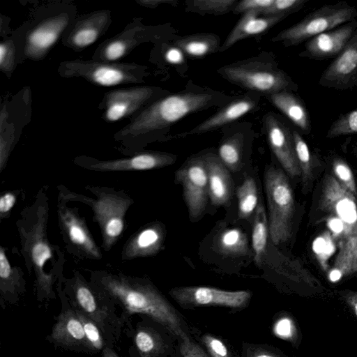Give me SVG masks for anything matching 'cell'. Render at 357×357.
Listing matches in <instances>:
<instances>
[{"label": "cell", "instance_id": "cell-1", "mask_svg": "<svg viewBox=\"0 0 357 357\" xmlns=\"http://www.w3.org/2000/svg\"><path fill=\"white\" fill-rule=\"evenodd\" d=\"M234 97L192 84L181 91L169 93L145 107L115 134V139L123 142L151 139L165 133L184 117L212 107L220 108Z\"/></svg>", "mask_w": 357, "mask_h": 357}, {"label": "cell", "instance_id": "cell-2", "mask_svg": "<svg viewBox=\"0 0 357 357\" xmlns=\"http://www.w3.org/2000/svg\"><path fill=\"white\" fill-rule=\"evenodd\" d=\"M317 209L337 241L334 280L357 272V198L330 174L323 180Z\"/></svg>", "mask_w": 357, "mask_h": 357}, {"label": "cell", "instance_id": "cell-3", "mask_svg": "<svg viewBox=\"0 0 357 357\" xmlns=\"http://www.w3.org/2000/svg\"><path fill=\"white\" fill-rule=\"evenodd\" d=\"M99 287L122 308L126 321L132 314H144L182 342L190 340L176 310L152 285L126 277L107 276L101 279Z\"/></svg>", "mask_w": 357, "mask_h": 357}, {"label": "cell", "instance_id": "cell-4", "mask_svg": "<svg viewBox=\"0 0 357 357\" xmlns=\"http://www.w3.org/2000/svg\"><path fill=\"white\" fill-rule=\"evenodd\" d=\"M218 74L248 91L268 96L280 91H297L298 84L279 67L274 55L264 54L224 65Z\"/></svg>", "mask_w": 357, "mask_h": 357}, {"label": "cell", "instance_id": "cell-5", "mask_svg": "<svg viewBox=\"0 0 357 357\" xmlns=\"http://www.w3.org/2000/svg\"><path fill=\"white\" fill-rule=\"evenodd\" d=\"M268 205V222L274 245L287 242L292 234L295 203L293 191L284 172L274 166L266 168L264 176Z\"/></svg>", "mask_w": 357, "mask_h": 357}, {"label": "cell", "instance_id": "cell-6", "mask_svg": "<svg viewBox=\"0 0 357 357\" xmlns=\"http://www.w3.org/2000/svg\"><path fill=\"white\" fill-rule=\"evenodd\" d=\"M93 289L83 282H77L73 287L68 304L93 320L112 347L116 342L126 321L118 313L117 304L101 287Z\"/></svg>", "mask_w": 357, "mask_h": 357}, {"label": "cell", "instance_id": "cell-7", "mask_svg": "<svg viewBox=\"0 0 357 357\" xmlns=\"http://www.w3.org/2000/svg\"><path fill=\"white\" fill-rule=\"evenodd\" d=\"M148 67L135 63L105 62L93 59L63 61L59 74L66 78L78 77L102 86L145 82Z\"/></svg>", "mask_w": 357, "mask_h": 357}, {"label": "cell", "instance_id": "cell-8", "mask_svg": "<svg viewBox=\"0 0 357 357\" xmlns=\"http://www.w3.org/2000/svg\"><path fill=\"white\" fill-rule=\"evenodd\" d=\"M357 10L345 1L327 4L309 13L294 25L279 32L271 39L284 47L296 46L342 24L356 20Z\"/></svg>", "mask_w": 357, "mask_h": 357}, {"label": "cell", "instance_id": "cell-9", "mask_svg": "<svg viewBox=\"0 0 357 357\" xmlns=\"http://www.w3.org/2000/svg\"><path fill=\"white\" fill-rule=\"evenodd\" d=\"M174 29L165 26H145L142 22H132L120 33L104 41L94 52L92 59L114 62L133 50L142 43L170 41Z\"/></svg>", "mask_w": 357, "mask_h": 357}, {"label": "cell", "instance_id": "cell-10", "mask_svg": "<svg viewBox=\"0 0 357 357\" xmlns=\"http://www.w3.org/2000/svg\"><path fill=\"white\" fill-rule=\"evenodd\" d=\"M171 93L154 86H136L110 90L104 95L99 108L107 121L130 119L155 100Z\"/></svg>", "mask_w": 357, "mask_h": 357}, {"label": "cell", "instance_id": "cell-11", "mask_svg": "<svg viewBox=\"0 0 357 357\" xmlns=\"http://www.w3.org/2000/svg\"><path fill=\"white\" fill-rule=\"evenodd\" d=\"M75 18L73 11H60L35 23L22 39L19 57L33 61L43 59Z\"/></svg>", "mask_w": 357, "mask_h": 357}, {"label": "cell", "instance_id": "cell-12", "mask_svg": "<svg viewBox=\"0 0 357 357\" xmlns=\"http://www.w3.org/2000/svg\"><path fill=\"white\" fill-rule=\"evenodd\" d=\"M175 181L183 186L190 219L198 218L206 208L208 196V174L204 156L186 160L176 171Z\"/></svg>", "mask_w": 357, "mask_h": 357}, {"label": "cell", "instance_id": "cell-13", "mask_svg": "<svg viewBox=\"0 0 357 357\" xmlns=\"http://www.w3.org/2000/svg\"><path fill=\"white\" fill-rule=\"evenodd\" d=\"M169 294L183 307L217 305L230 308L245 307L251 298L249 291H226L208 287H178Z\"/></svg>", "mask_w": 357, "mask_h": 357}, {"label": "cell", "instance_id": "cell-14", "mask_svg": "<svg viewBox=\"0 0 357 357\" xmlns=\"http://www.w3.org/2000/svg\"><path fill=\"white\" fill-rule=\"evenodd\" d=\"M30 90L23 89L2 107L0 121L1 170L6 162L11 146L31 116Z\"/></svg>", "mask_w": 357, "mask_h": 357}, {"label": "cell", "instance_id": "cell-15", "mask_svg": "<svg viewBox=\"0 0 357 357\" xmlns=\"http://www.w3.org/2000/svg\"><path fill=\"white\" fill-rule=\"evenodd\" d=\"M264 129L272 152L291 178L301 176L292 130L273 112L263 116Z\"/></svg>", "mask_w": 357, "mask_h": 357}, {"label": "cell", "instance_id": "cell-16", "mask_svg": "<svg viewBox=\"0 0 357 357\" xmlns=\"http://www.w3.org/2000/svg\"><path fill=\"white\" fill-rule=\"evenodd\" d=\"M261 96L259 93L250 91H248L245 94L241 96H234L215 114L191 130L174 135L170 138L176 139L191 135H202L223 128L235 123L245 114L255 112L259 108Z\"/></svg>", "mask_w": 357, "mask_h": 357}, {"label": "cell", "instance_id": "cell-17", "mask_svg": "<svg viewBox=\"0 0 357 357\" xmlns=\"http://www.w3.org/2000/svg\"><path fill=\"white\" fill-rule=\"evenodd\" d=\"M318 84L335 90L357 86V29L344 49L323 72Z\"/></svg>", "mask_w": 357, "mask_h": 357}, {"label": "cell", "instance_id": "cell-18", "mask_svg": "<svg viewBox=\"0 0 357 357\" xmlns=\"http://www.w3.org/2000/svg\"><path fill=\"white\" fill-rule=\"evenodd\" d=\"M45 220L38 218L26 234L24 248L29 259L32 261L37 275L38 291L43 298H50L52 280L50 275L44 272V266L52 258V252L45 236Z\"/></svg>", "mask_w": 357, "mask_h": 357}, {"label": "cell", "instance_id": "cell-19", "mask_svg": "<svg viewBox=\"0 0 357 357\" xmlns=\"http://www.w3.org/2000/svg\"><path fill=\"white\" fill-rule=\"evenodd\" d=\"M111 23L109 10L96 11L76 17L63 35V43L75 51H81L96 41Z\"/></svg>", "mask_w": 357, "mask_h": 357}, {"label": "cell", "instance_id": "cell-20", "mask_svg": "<svg viewBox=\"0 0 357 357\" xmlns=\"http://www.w3.org/2000/svg\"><path fill=\"white\" fill-rule=\"evenodd\" d=\"M357 29L354 20L336 29L321 33L307 40L299 56L323 60L338 56L348 44Z\"/></svg>", "mask_w": 357, "mask_h": 357}, {"label": "cell", "instance_id": "cell-21", "mask_svg": "<svg viewBox=\"0 0 357 357\" xmlns=\"http://www.w3.org/2000/svg\"><path fill=\"white\" fill-rule=\"evenodd\" d=\"M49 340L54 345L65 349L92 353L82 324L69 304L57 317Z\"/></svg>", "mask_w": 357, "mask_h": 357}, {"label": "cell", "instance_id": "cell-22", "mask_svg": "<svg viewBox=\"0 0 357 357\" xmlns=\"http://www.w3.org/2000/svg\"><path fill=\"white\" fill-rule=\"evenodd\" d=\"M128 202L112 195H105L94 202L97 220L102 227L105 243L109 245L123 229V217Z\"/></svg>", "mask_w": 357, "mask_h": 357}, {"label": "cell", "instance_id": "cell-23", "mask_svg": "<svg viewBox=\"0 0 357 357\" xmlns=\"http://www.w3.org/2000/svg\"><path fill=\"white\" fill-rule=\"evenodd\" d=\"M259 12L254 10L243 14L221 45L220 52L227 51L240 40L266 33L289 16H261Z\"/></svg>", "mask_w": 357, "mask_h": 357}, {"label": "cell", "instance_id": "cell-24", "mask_svg": "<svg viewBox=\"0 0 357 357\" xmlns=\"http://www.w3.org/2000/svg\"><path fill=\"white\" fill-rule=\"evenodd\" d=\"M176 155L160 151H146L128 158L99 161L90 165V169L98 171L148 170L171 165Z\"/></svg>", "mask_w": 357, "mask_h": 357}, {"label": "cell", "instance_id": "cell-25", "mask_svg": "<svg viewBox=\"0 0 357 357\" xmlns=\"http://www.w3.org/2000/svg\"><path fill=\"white\" fill-rule=\"evenodd\" d=\"M203 156L207 168L211 202L215 206L225 205L229 202L233 192V181L229 169L218 154L208 152Z\"/></svg>", "mask_w": 357, "mask_h": 357}, {"label": "cell", "instance_id": "cell-26", "mask_svg": "<svg viewBox=\"0 0 357 357\" xmlns=\"http://www.w3.org/2000/svg\"><path fill=\"white\" fill-rule=\"evenodd\" d=\"M223 128L225 133L218 147V155L229 170L237 172L242 166L246 136L251 128L246 122L230 124Z\"/></svg>", "mask_w": 357, "mask_h": 357}, {"label": "cell", "instance_id": "cell-27", "mask_svg": "<svg viewBox=\"0 0 357 357\" xmlns=\"http://www.w3.org/2000/svg\"><path fill=\"white\" fill-rule=\"evenodd\" d=\"M275 108L284 114L303 133L312 130L310 116L303 100L291 91H280L265 96Z\"/></svg>", "mask_w": 357, "mask_h": 357}, {"label": "cell", "instance_id": "cell-28", "mask_svg": "<svg viewBox=\"0 0 357 357\" xmlns=\"http://www.w3.org/2000/svg\"><path fill=\"white\" fill-rule=\"evenodd\" d=\"M169 43L178 47L190 59H199L220 52V37L213 33L175 36Z\"/></svg>", "mask_w": 357, "mask_h": 357}, {"label": "cell", "instance_id": "cell-29", "mask_svg": "<svg viewBox=\"0 0 357 357\" xmlns=\"http://www.w3.org/2000/svg\"><path fill=\"white\" fill-rule=\"evenodd\" d=\"M60 217L71 242L86 254L99 258V250L91 238L83 221L68 209L61 212Z\"/></svg>", "mask_w": 357, "mask_h": 357}, {"label": "cell", "instance_id": "cell-30", "mask_svg": "<svg viewBox=\"0 0 357 357\" xmlns=\"http://www.w3.org/2000/svg\"><path fill=\"white\" fill-rule=\"evenodd\" d=\"M164 231L153 225L140 231L131 241L129 248L132 257L147 256L156 253L162 246Z\"/></svg>", "mask_w": 357, "mask_h": 357}, {"label": "cell", "instance_id": "cell-31", "mask_svg": "<svg viewBox=\"0 0 357 357\" xmlns=\"http://www.w3.org/2000/svg\"><path fill=\"white\" fill-rule=\"evenodd\" d=\"M268 231V217L261 202L255 210L252 231V246L254 252V261L260 266L266 252Z\"/></svg>", "mask_w": 357, "mask_h": 357}, {"label": "cell", "instance_id": "cell-32", "mask_svg": "<svg viewBox=\"0 0 357 357\" xmlns=\"http://www.w3.org/2000/svg\"><path fill=\"white\" fill-rule=\"evenodd\" d=\"M218 250L226 256H244L249 255L246 234L238 228L222 231L217 238Z\"/></svg>", "mask_w": 357, "mask_h": 357}, {"label": "cell", "instance_id": "cell-33", "mask_svg": "<svg viewBox=\"0 0 357 357\" xmlns=\"http://www.w3.org/2000/svg\"><path fill=\"white\" fill-rule=\"evenodd\" d=\"M135 344L141 357H160L164 352L161 337L151 328H138L135 335Z\"/></svg>", "mask_w": 357, "mask_h": 357}, {"label": "cell", "instance_id": "cell-34", "mask_svg": "<svg viewBox=\"0 0 357 357\" xmlns=\"http://www.w3.org/2000/svg\"><path fill=\"white\" fill-rule=\"evenodd\" d=\"M238 216L241 219L248 218L258 205V192L255 181L252 177L246 178L237 189Z\"/></svg>", "mask_w": 357, "mask_h": 357}, {"label": "cell", "instance_id": "cell-35", "mask_svg": "<svg viewBox=\"0 0 357 357\" xmlns=\"http://www.w3.org/2000/svg\"><path fill=\"white\" fill-rule=\"evenodd\" d=\"M238 0H187L185 11L202 15H222L230 11Z\"/></svg>", "mask_w": 357, "mask_h": 357}, {"label": "cell", "instance_id": "cell-36", "mask_svg": "<svg viewBox=\"0 0 357 357\" xmlns=\"http://www.w3.org/2000/svg\"><path fill=\"white\" fill-rule=\"evenodd\" d=\"M296 158L301 170L303 190L308 188L312 177V160L310 151L305 141L296 130H292Z\"/></svg>", "mask_w": 357, "mask_h": 357}, {"label": "cell", "instance_id": "cell-37", "mask_svg": "<svg viewBox=\"0 0 357 357\" xmlns=\"http://www.w3.org/2000/svg\"><path fill=\"white\" fill-rule=\"evenodd\" d=\"M75 312L82 324L86 337L93 353L102 351L106 347L112 348L93 320L79 311Z\"/></svg>", "mask_w": 357, "mask_h": 357}, {"label": "cell", "instance_id": "cell-38", "mask_svg": "<svg viewBox=\"0 0 357 357\" xmlns=\"http://www.w3.org/2000/svg\"><path fill=\"white\" fill-rule=\"evenodd\" d=\"M357 133V109L340 115L330 126L328 139Z\"/></svg>", "mask_w": 357, "mask_h": 357}, {"label": "cell", "instance_id": "cell-39", "mask_svg": "<svg viewBox=\"0 0 357 357\" xmlns=\"http://www.w3.org/2000/svg\"><path fill=\"white\" fill-rule=\"evenodd\" d=\"M333 176L357 198V188L353 172L347 163L341 158L335 156L331 160Z\"/></svg>", "mask_w": 357, "mask_h": 357}, {"label": "cell", "instance_id": "cell-40", "mask_svg": "<svg viewBox=\"0 0 357 357\" xmlns=\"http://www.w3.org/2000/svg\"><path fill=\"white\" fill-rule=\"evenodd\" d=\"M17 44L13 39L3 40L0 44V68L3 73L12 74L17 64Z\"/></svg>", "mask_w": 357, "mask_h": 357}, {"label": "cell", "instance_id": "cell-41", "mask_svg": "<svg viewBox=\"0 0 357 357\" xmlns=\"http://www.w3.org/2000/svg\"><path fill=\"white\" fill-rule=\"evenodd\" d=\"M309 0H274L273 3L268 8L260 11L261 16H274L287 15L298 12L304 7Z\"/></svg>", "mask_w": 357, "mask_h": 357}, {"label": "cell", "instance_id": "cell-42", "mask_svg": "<svg viewBox=\"0 0 357 357\" xmlns=\"http://www.w3.org/2000/svg\"><path fill=\"white\" fill-rule=\"evenodd\" d=\"M209 357H229L225 344L219 338L211 334H205L202 337Z\"/></svg>", "mask_w": 357, "mask_h": 357}, {"label": "cell", "instance_id": "cell-43", "mask_svg": "<svg viewBox=\"0 0 357 357\" xmlns=\"http://www.w3.org/2000/svg\"><path fill=\"white\" fill-rule=\"evenodd\" d=\"M274 0H241L238 1L232 10L234 14H243L250 11H262L270 7Z\"/></svg>", "mask_w": 357, "mask_h": 357}, {"label": "cell", "instance_id": "cell-44", "mask_svg": "<svg viewBox=\"0 0 357 357\" xmlns=\"http://www.w3.org/2000/svg\"><path fill=\"white\" fill-rule=\"evenodd\" d=\"M294 331V324L291 320L287 317L279 319L274 326L275 335L284 339L291 338Z\"/></svg>", "mask_w": 357, "mask_h": 357}, {"label": "cell", "instance_id": "cell-45", "mask_svg": "<svg viewBox=\"0 0 357 357\" xmlns=\"http://www.w3.org/2000/svg\"><path fill=\"white\" fill-rule=\"evenodd\" d=\"M183 357H209L202 348L192 342H182L180 347Z\"/></svg>", "mask_w": 357, "mask_h": 357}, {"label": "cell", "instance_id": "cell-46", "mask_svg": "<svg viewBox=\"0 0 357 357\" xmlns=\"http://www.w3.org/2000/svg\"><path fill=\"white\" fill-rule=\"evenodd\" d=\"M184 58V53L178 47L171 43L167 45L164 52V59L167 62L174 65L181 64Z\"/></svg>", "mask_w": 357, "mask_h": 357}, {"label": "cell", "instance_id": "cell-47", "mask_svg": "<svg viewBox=\"0 0 357 357\" xmlns=\"http://www.w3.org/2000/svg\"><path fill=\"white\" fill-rule=\"evenodd\" d=\"M12 274V268L8 258L1 248L0 251V278L1 283L10 279Z\"/></svg>", "mask_w": 357, "mask_h": 357}, {"label": "cell", "instance_id": "cell-48", "mask_svg": "<svg viewBox=\"0 0 357 357\" xmlns=\"http://www.w3.org/2000/svg\"><path fill=\"white\" fill-rule=\"evenodd\" d=\"M245 357H280L273 351L264 347H254L246 351Z\"/></svg>", "mask_w": 357, "mask_h": 357}, {"label": "cell", "instance_id": "cell-49", "mask_svg": "<svg viewBox=\"0 0 357 357\" xmlns=\"http://www.w3.org/2000/svg\"><path fill=\"white\" fill-rule=\"evenodd\" d=\"M15 196L10 192L3 194L0 198V213L1 215L8 212L14 206Z\"/></svg>", "mask_w": 357, "mask_h": 357}, {"label": "cell", "instance_id": "cell-50", "mask_svg": "<svg viewBox=\"0 0 357 357\" xmlns=\"http://www.w3.org/2000/svg\"><path fill=\"white\" fill-rule=\"evenodd\" d=\"M178 0H140L137 3L143 6L149 8H156L161 4H172L176 6L178 3Z\"/></svg>", "mask_w": 357, "mask_h": 357}, {"label": "cell", "instance_id": "cell-51", "mask_svg": "<svg viewBox=\"0 0 357 357\" xmlns=\"http://www.w3.org/2000/svg\"><path fill=\"white\" fill-rule=\"evenodd\" d=\"M344 298L357 317V291L349 292L345 295Z\"/></svg>", "mask_w": 357, "mask_h": 357}, {"label": "cell", "instance_id": "cell-52", "mask_svg": "<svg viewBox=\"0 0 357 357\" xmlns=\"http://www.w3.org/2000/svg\"><path fill=\"white\" fill-rule=\"evenodd\" d=\"M102 357H120L112 348L106 347L102 351Z\"/></svg>", "mask_w": 357, "mask_h": 357}, {"label": "cell", "instance_id": "cell-53", "mask_svg": "<svg viewBox=\"0 0 357 357\" xmlns=\"http://www.w3.org/2000/svg\"><path fill=\"white\" fill-rule=\"evenodd\" d=\"M351 153L355 157L356 160L357 162V141H354L351 144Z\"/></svg>", "mask_w": 357, "mask_h": 357}]
</instances>
